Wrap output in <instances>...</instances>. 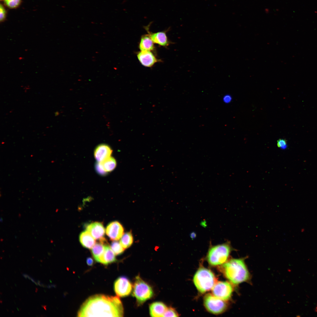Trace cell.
Instances as JSON below:
<instances>
[{
  "mask_svg": "<svg viewBox=\"0 0 317 317\" xmlns=\"http://www.w3.org/2000/svg\"><path fill=\"white\" fill-rule=\"evenodd\" d=\"M122 303L118 296L97 294L87 299L77 313L79 317H122Z\"/></svg>",
  "mask_w": 317,
  "mask_h": 317,
  "instance_id": "6da1fadb",
  "label": "cell"
},
{
  "mask_svg": "<svg viewBox=\"0 0 317 317\" xmlns=\"http://www.w3.org/2000/svg\"><path fill=\"white\" fill-rule=\"evenodd\" d=\"M222 270L232 284L237 285L249 279V274L243 259H232L223 264Z\"/></svg>",
  "mask_w": 317,
  "mask_h": 317,
  "instance_id": "7a4b0ae2",
  "label": "cell"
},
{
  "mask_svg": "<svg viewBox=\"0 0 317 317\" xmlns=\"http://www.w3.org/2000/svg\"><path fill=\"white\" fill-rule=\"evenodd\" d=\"M232 248L230 242L210 246L207 255L208 263L211 265L216 266L224 264L227 262Z\"/></svg>",
  "mask_w": 317,
  "mask_h": 317,
  "instance_id": "3957f363",
  "label": "cell"
},
{
  "mask_svg": "<svg viewBox=\"0 0 317 317\" xmlns=\"http://www.w3.org/2000/svg\"><path fill=\"white\" fill-rule=\"evenodd\" d=\"M193 283L198 291L203 293L212 289L217 280L213 273L204 267L200 268L193 278Z\"/></svg>",
  "mask_w": 317,
  "mask_h": 317,
  "instance_id": "277c9868",
  "label": "cell"
},
{
  "mask_svg": "<svg viewBox=\"0 0 317 317\" xmlns=\"http://www.w3.org/2000/svg\"><path fill=\"white\" fill-rule=\"evenodd\" d=\"M153 292L150 286L139 276L136 277L133 288V295L138 303L141 304L151 298Z\"/></svg>",
  "mask_w": 317,
  "mask_h": 317,
  "instance_id": "5b68a950",
  "label": "cell"
},
{
  "mask_svg": "<svg viewBox=\"0 0 317 317\" xmlns=\"http://www.w3.org/2000/svg\"><path fill=\"white\" fill-rule=\"evenodd\" d=\"M225 301L213 294H208L204 299V306L209 312L214 314H219L224 312L227 307Z\"/></svg>",
  "mask_w": 317,
  "mask_h": 317,
  "instance_id": "8992f818",
  "label": "cell"
},
{
  "mask_svg": "<svg viewBox=\"0 0 317 317\" xmlns=\"http://www.w3.org/2000/svg\"><path fill=\"white\" fill-rule=\"evenodd\" d=\"M233 288L230 283L227 281L217 282L212 289L213 294L225 301L231 298Z\"/></svg>",
  "mask_w": 317,
  "mask_h": 317,
  "instance_id": "52a82bcc",
  "label": "cell"
},
{
  "mask_svg": "<svg viewBox=\"0 0 317 317\" xmlns=\"http://www.w3.org/2000/svg\"><path fill=\"white\" fill-rule=\"evenodd\" d=\"M114 288L117 296L124 297L130 294L132 289V286L127 277L122 276L119 277L115 280Z\"/></svg>",
  "mask_w": 317,
  "mask_h": 317,
  "instance_id": "ba28073f",
  "label": "cell"
},
{
  "mask_svg": "<svg viewBox=\"0 0 317 317\" xmlns=\"http://www.w3.org/2000/svg\"><path fill=\"white\" fill-rule=\"evenodd\" d=\"M106 234L112 241H117L122 237L124 232L122 225L118 221H114L109 223L106 229Z\"/></svg>",
  "mask_w": 317,
  "mask_h": 317,
  "instance_id": "9c48e42d",
  "label": "cell"
},
{
  "mask_svg": "<svg viewBox=\"0 0 317 317\" xmlns=\"http://www.w3.org/2000/svg\"><path fill=\"white\" fill-rule=\"evenodd\" d=\"M137 58L141 64L146 67H151L160 62L155 55L150 51H140L136 54Z\"/></svg>",
  "mask_w": 317,
  "mask_h": 317,
  "instance_id": "30bf717a",
  "label": "cell"
},
{
  "mask_svg": "<svg viewBox=\"0 0 317 317\" xmlns=\"http://www.w3.org/2000/svg\"><path fill=\"white\" fill-rule=\"evenodd\" d=\"M149 25L145 28L150 37L155 43L163 47H167L169 45L170 42L167 37L166 32L165 31L151 33L149 31Z\"/></svg>",
  "mask_w": 317,
  "mask_h": 317,
  "instance_id": "8fae6325",
  "label": "cell"
},
{
  "mask_svg": "<svg viewBox=\"0 0 317 317\" xmlns=\"http://www.w3.org/2000/svg\"><path fill=\"white\" fill-rule=\"evenodd\" d=\"M86 230L96 240H100L104 237L105 230L103 224L99 222L91 223L86 227Z\"/></svg>",
  "mask_w": 317,
  "mask_h": 317,
  "instance_id": "7c38bea8",
  "label": "cell"
},
{
  "mask_svg": "<svg viewBox=\"0 0 317 317\" xmlns=\"http://www.w3.org/2000/svg\"><path fill=\"white\" fill-rule=\"evenodd\" d=\"M112 150L110 147L105 144L98 146L94 151V156L98 162H101L110 157Z\"/></svg>",
  "mask_w": 317,
  "mask_h": 317,
  "instance_id": "4fadbf2b",
  "label": "cell"
},
{
  "mask_svg": "<svg viewBox=\"0 0 317 317\" xmlns=\"http://www.w3.org/2000/svg\"><path fill=\"white\" fill-rule=\"evenodd\" d=\"M115 254L107 243L105 245L104 252L97 262L107 265L116 261Z\"/></svg>",
  "mask_w": 317,
  "mask_h": 317,
  "instance_id": "5bb4252c",
  "label": "cell"
},
{
  "mask_svg": "<svg viewBox=\"0 0 317 317\" xmlns=\"http://www.w3.org/2000/svg\"><path fill=\"white\" fill-rule=\"evenodd\" d=\"M167 307L161 302H154L150 306L149 311L151 316L154 317H163Z\"/></svg>",
  "mask_w": 317,
  "mask_h": 317,
  "instance_id": "9a60e30c",
  "label": "cell"
},
{
  "mask_svg": "<svg viewBox=\"0 0 317 317\" xmlns=\"http://www.w3.org/2000/svg\"><path fill=\"white\" fill-rule=\"evenodd\" d=\"M95 239L87 230L82 232L79 236L80 242L83 247L90 249L95 244Z\"/></svg>",
  "mask_w": 317,
  "mask_h": 317,
  "instance_id": "2e32d148",
  "label": "cell"
},
{
  "mask_svg": "<svg viewBox=\"0 0 317 317\" xmlns=\"http://www.w3.org/2000/svg\"><path fill=\"white\" fill-rule=\"evenodd\" d=\"M107 243H108L107 240L103 237L99 240V242L95 243L92 248V254L96 261L103 253L105 245Z\"/></svg>",
  "mask_w": 317,
  "mask_h": 317,
  "instance_id": "e0dca14e",
  "label": "cell"
},
{
  "mask_svg": "<svg viewBox=\"0 0 317 317\" xmlns=\"http://www.w3.org/2000/svg\"><path fill=\"white\" fill-rule=\"evenodd\" d=\"M154 43L148 34L142 35L139 44V48L140 51H153L155 49Z\"/></svg>",
  "mask_w": 317,
  "mask_h": 317,
  "instance_id": "ac0fdd59",
  "label": "cell"
},
{
  "mask_svg": "<svg viewBox=\"0 0 317 317\" xmlns=\"http://www.w3.org/2000/svg\"><path fill=\"white\" fill-rule=\"evenodd\" d=\"M100 162L104 171L107 173L112 171L115 168L117 163L115 159L110 157Z\"/></svg>",
  "mask_w": 317,
  "mask_h": 317,
  "instance_id": "d6986e66",
  "label": "cell"
},
{
  "mask_svg": "<svg viewBox=\"0 0 317 317\" xmlns=\"http://www.w3.org/2000/svg\"><path fill=\"white\" fill-rule=\"evenodd\" d=\"M133 237L131 232H128L124 234L120 238V243L125 249L130 247L133 242Z\"/></svg>",
  "mask_w": 317,
  "mask_h": 317,
  "instance_id": "ffe728a7",
  "label": "cell"
},
{
  "mask_svg": "<svg viewBox=\"0 0 317 317\" xmlns=\"http://www.w3.org/2000/svg\"><path fill=\"white\" fill-rule=\"evenodd\" d=\"M110 247L116 255H119L122 254L124 248L120 242L117 241H114L111 243Z\"/></svg>",
  "mask_w": 317,
  "mask_h": 317,
  "instance_id": "44dd1931",
  "label": "cell"
},
{
  "mask_svg": "<svg viewBox=\"0 0 317 317\" xmlns=\"http://www.w3.org/2000/svg\"><path fill=\"white\" fill-rule=\"evenodd\" d=\"M4 5L10 9H15L21 5L22 0H3Z\"/></svg>",
  "mask_w": 317,
  "mask_h": 317,
  "instance_id": "7402d4cb",
  "label": "cell"
},
{
  "mask_svg": "<svg viewBox=\"0 0 317 317\" xmlns=\"http://www.w3.org/2000/svg\"><path fill=\"white\" fill-rule=\"evenodd\" d=\"M178 314L174 309L172 308H167L165 312L163 317H178Z\"/></svg>",
  "mask_w": 317,
  "mask_h": 317,
  "instance_id": "603a6c76",
  "label": "cell"
},
{
  "mask_svg": "<svg viewBox=\"0 0 317 317\" xmlns=\"http://www.w3.org/2000/svg\"><path fill=\"white\" fill-rule=\"evenodd\" d=\"M7 14L6 11L2 4L0 5V21L1 22L4 21L6 19Z\"/></svg>",
  "mask_w": 317,
  "mask_h": 317,
  "instance_id": "cb8c5ba5",
  "label": "cell"
},
{
  "mask_svg": "<svg viewBox=\"0 0 317 317\" xmlns=\"http://www.w3.org/2000/svg\"><path fill=\"white\" fill-rule=\"evenodd\" d=\"M95 168L97 172L101 175L104 176L107 173L103 169L100 162H98L96 164Z\"/></svg>",
  "mask_w": 317,
  "mask_h": 317,
  "instance_id": "d4e9b609",
  "label": "cell"
},
{
  "mask_svg": "<svg viewBox=\"0 0 317 317\" xmlns=\"http://www.w3.org/2000/svg\"><path fill=\"white\" fill-rule=\"evenodd\" d=\"M286 141L284 139H279L277 141V146L280 148L285 149L286 147Z\"/></svg>",
  "mask_w": 317,
  "mask_h": 317,
  "instance_id": "484cf974",
  "label": "cell"
},
{
  "mask_svg": "<svg viewBox=\"0 0 317 317\" xmlns=\"http://www.w3.org/2000/svg\"><path fill=\"white\" fill-rule=\"evenodd\" d=\"M231 100V97L228 95H225L223 97V101L226 103L230 102Z\"/></svg>",
  "mask_w": 317,
  "mask_h": 317,
  "instance_id": "4316f807",
  "label": "cell"
},
{
  "mask_svg": "<svg viewBox=\"0 0 317 317\" xmlns=\"http://www.w3.org/2000/svg\"><path fill=\"white\" fill-rule=\"evenodd\" d=\"M86 262L88 265L92 266L93 264L94 260L91 257H89L87 259Z\"/></svg>",
  "mask_w": 317,
  "mask_h": 317,
  "instance_id": "83f0119b",
  "label": "cell"
},
{
  "mask_svg": "<svg viewBox=\"0 0 317 317\" xmlns=\"http://www.w3.org/2000/svg\"><path fill=\"white\" fill-rule=\"evenodd\" d=\"M22 275L26 279H27V278H28L27 276L26 275V274H22Z\"/></svg>",
  "mask_w": 317,
  "mask_h": 317,
  "instance_id": "f1b7e54d",
  "label": "cell"
},
{
  "mask_svg": "<svg viewBox=\"0 0 317 317\" xmlns=\"http://www.w3.org/2000/svg\"><path fill=\"white\" fill-rule=\"evenodd\" d=\"M52 287L51 286H50V285L48 284V285L47 286V288H48V289H50V288H51Z\"/></svg>",
  "mask_w": 317,
  "mask_h": 317,
  "instance_id": "f546056e",
  "label": "cell"
},
{
  "mask_svg": "<svg viewBox=\"0 0 317 317\" xmlns=\"http://www.w3.org/2000/svg\"><path fill=\"white\" fill-rule=\"evenodd\" d=\"M41 285L42 287H44V288L45 287V285H44L43 284L41 283Z\"/></svg>",
  "mask_w": 317,
  "mask_h": 317,
  "instance_id": "4dcf8cb0",
  "label": "cell"
},
{
  "mask_svg": "<svg viewBox=\"0 0 317 317\" xmlns=\"http://www.w3.org/2000/svg\"><path fill=\"white\" fill-rule=\"evenodd\" d=\"M27 276V278H28V279L29 280H31V278L28 275Z\"/></svg>",
  "mask_w": 317,
  "mask_h": 317,
  "instance_id": "1f68e13d",
  "label": "cell"
},
{
  "mask_svg": "<svg viewBox=\"0 0 317 317\" xmlns=\"http://www.w3.org/2000/svg\"><path fill=\"white\" fill-rule=\"evenodd\" d=\"M31 280L33 282H34L35 281L32 278H31Z\"/></svg>",
  "mask_w": 317,
  "mask_h": 317,
  "instance_id": "d6a6232c",
  "label": "cell"
},
{
  "mask_svg": "<svg viewBox=\"0 0 317 317\" xmlns=\"http://www.w3.org/2000/svg\"><path fill=\"white\" fill-rule=\"evenodd\" d=\"M34 284H36V285H37V286H38V283H36V282L35 281H34Z\"/></svg>",
  "mask_w": 317,
  "mask_h": 317,
  "instance_id": "836d02e7",
  "label": "cell"
},
{
  "mask_svg": "<svg viewBox=\"0 0 317 317\" xmlns=\"http://www.w3.org/2000/svg\"><path fill=\"white\" fill-rule=\"evenodd\" d=\"M37 283H38V285H39V286H41V287H42L41 284H40V283H38V282H37Z\"/></svg>",
  "mask_w": 317,
  "mask_h": 317,
  "instance_id": "e575fe53",
  "label": "cell"
},
{
  "mask_svg": "<svg viewBox=\"0 0 317 317\" xmlns=\"http://www.w3.org/2000/svg\"><path fill=\"white\" fill-rule=\"evenodd\" d=\"M0 221L1 222H2L3 221V219L1 217L0 218Z\"/></svg>",
  "mask_w": 317,
  "mask_h": 317,
  "instance_id": "d590c367",
  "label": "cell"
},
{
  "mask_svg": "<svg viewBox=\"0 0 317 317\" xmlns=\"http://www.w3.org/2000/svg\"><path fill=\"white\" fill-rule=\"evenodd\" d=\"M40 282H40V281L39 280H38L37 281V282H38V283H40Z\"/></svg>",
  "mask_w": 317,
  "mask_h": 317,
  "instance_id": "8d00e7d4",
  "label": "cell"
},
{
  "mask_svg": "<svg viewBox=\"0 0 317 317\" xmlns=\"http://www.w3.org/2000/svg\"><path fill=\"white\" fill-rule=\"evenodd\" d=\"M36 290L35 291H36V292H37V290H38V289H37V288H36Z\"/></svg>",
  "mask_w": 317,
  "mask_h": 317,
  "instance_id": "74e56055",
  "label": "cell"
},
{
  "mask_svg": "<svg viewBox=\"0 0 317 317\" xmlns=\"http://www.w3.org/2000/svg\"><path fill=\"white\" fill-rule=\"evenodd\" d=\"M49 281H50V283H52V281H51V280L50 279L49 280Z\"/></svg>",
  "mask_w": 317,
  "mask_h": 317,
  "instance_id": "f35d334b",
  "label": "cell"
},
{
  "mask_svg": "<svg viewBox=\"0 0 317 317\" xmlns=\"http://www.w3.org/2000/svg\"><path fill=\"white\" fill-rule=\"evenodd\" d=\"M17 310H18V311H19V309H18V308H17Z\"/></svg>",
  "mask_w": 317,
  "mask_h": 317,
  "instance_id": "ab89813d",
  "label": "cell"
},
{
  "mask_svg": "<svg viewBox=\"0 0 317 317\" xmlns=\"http://www.w3.org/2000/svg\"><path fill=\"white\" fill-rule=\"evenodd\" d=\"M44 290L45 291V292H46L45 290L44 289Z\"/></svg>",
  "mask_w": 317,
  "mask_h": 317,
  "instance_id": "60d3db41",
  "label": "cell"
},
{
  "mask_svg": "<svg viewBox=\"0 0 317 317\" xmlns=\"http://www.w3.org/2000/svg\"><path fill=\"white\" fill-rule=\"evenodd\" d=\"M15 284V285L16 286V284Z\"/></svg>",
  "mask_w": 317,
  "mask_h": 317,
  "instance_id": "b9f144b4",
  "label": "cell"
},
{
  "mask_svg": "<svg viewBox=\"0 0 317 317\" xmlns=\"http://www.w3.org/2000/svg\"><path fill=\"white\" fill-rule=\"evenodd\" d=\"M15 296L16 297V296L15 295Z\"/></svg>",
  "mask_w": 317,
  "mask_h": 317,
  "instance_id": "7bdbcfd3",
  "label": "cell"
},
{
  "mask_svg": "<svg viewBox=\"0 0 317 317\" xmlns=\"http://www.w3.org/2000/svg\"><path fill=\"white\" fill-rule=\"evenodd\" d=\"M1 1H3V0H0Z\"/></svg>",
  "mask_w": 317,
  "mask_h": 317,
  "instance_id": "ee69618b",
  "label": "cell"
}]
</instances>
